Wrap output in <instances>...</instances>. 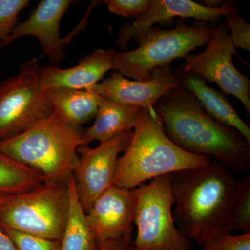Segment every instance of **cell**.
I'll list each match as a JSON object with an SVG mask.
<instances>
[{
	"label": "cell",
	"mask_w": 250,
	"mask_h": 250,
	"mask_svg": "<svg viewBox=\"0 0 250 250\" xmlns=\"http://www.w3.org/2000/svg\"><path fill=\"white\" fill-rule=\"evenodd\" d=\"M67 186L70 206L61 240V250H98L100 243L88 225L86 213L79 200L74 176L69 179Z\"/></svg>",
	"instance_id": "cell-19"
},
{
	"label": "cell",
	"mask_w": 250,
	"mask_h": 250,
	"mask_svg": "<svg viewBox=\"0 0 250 250\" xmlns=\"http://www.w3.org/2000/svg\"><path fill=\"white\" fill-rule=\"evenodd\" d=\"M141 108L102 99L93 125L83 129L82 146L103 143L125 131H133Z\"/></svg>",
	"instance_id": "cell-17"
},
{
	"label": "cell",
	"mask_w": 250,
	"mask_h": 250,
	"mask_svg": "<svg viewBox=\"0 0 250 250\" xmlns=\"http://www.w3.org/2000/svg\"><path fill=\"white\" fill-rule=\"evenodd\" d=\"M75 1L42 0L24 22L18 23L0 49L24 36H34L52 63L62 62L66 56L65 42L61 37L60 24L64 15Z\"/></svg>",
	"instance_id": "cell-14"
},
{
	"label": "cell",
	"mask_w": 250,
	"mask_h": 250,
	"mask_svg": "<svg viewBox=\"0 0 250 250\" xmlns=\"http://www.w3.org/2000/svg\"><path fill=\"white\" fill-rule=\"evenodd\" d=\"M133 131H125L100 143L98 147H79V161L73 176L77 195L85 213L102 195L113 186L117 162L129 146Z\"/></svg>",
	"instance_id": "cell-10"
},
{
	"label": "cell",
	"mask_w": 250,
	"mask_h": 250,
	"mask_svg": "<svg viewBox=\"0 0 250 250\" xmlns=\"http://www.w3.org/2000/svg\"><path fill=\"white\" fill-rule=\"evenodd\" d=\"M173 216L189 241L203 244L228 233V226L242 187L229 169L216 161L171 174Z\"/></svg>",
	"instance_id": "cell-1"
},
{
	"label": "cell",
	"mask_w": 250,
	"mask_h": 250,
	"mask_svg": "<svg viewBox=\"0 0 250 250\" xmlns=\"http://www.w3.org/2000/svg\"><path fill=\"white\" fill-rule=\"evenodd\" d=\"M237 54L223 22L215 26L207 48L200 54H188L180 70L213 82L224 93L233 95L250 113V80L238 71L233 62Z\"/></svg>",
	"instance_id": "cell-9"
},
{
	"label": "cell",
	"mask_w": 250,
	"mask_h": 250,
	"mask_svg": "<svg viewBox=\"0 0 250 250\" xmlns=\"http://www.w3.org/2000/svg\"><path fill=\"white\" fill-rule=\"evenodd\" d=\"M0 250H16L14 243L9 236L0 226Z\"/></svg>",
	"instance_id": "cell-28"
},
{
	"label": "cell",
	"mask_w": 250,
	"mask_h": 250,
	"mask_svg": "<svg viewBox=\"0 0 250 250\" xmlns=\"http://www.w3.org/2000/svg\"><path fill=\"white\" fill-rule=\"evenodd\" d=\"M175 74L179 84L191 94L208 116L220 124L236 130L250 143L249 126L223 94L208 86L205 80L197 75L180 70Z\"/></svg>",
	"instance_id": "cell-16"
},
{
	"label": "cell",
	"mask_w": 250,
	"mask_h": 250,
	"mask_svg": "<svg viewBox=\"0 0 250 250\" xmlns=\"http://www.w3.org/2000/svg\"><path fill=\"white\" fill-rule=\"evenodd\" d=\"M98 250H135L132 236L101 242Z\"/></svg>",
	"instance_id": "cell-27"
},
{
	"label": "cell",
	"mask_w": 250,
	"mask_h": 250,
	"mask_svg": "<svg viewBox=\"0 0 250 250\" xmlns=\"http://www.w3.org/2000/svg\"><path fill=\"white\" fill-rule=\"evenodd\" d=\"M69 206L67 185L43 183L11 196L0 208V226L61 241Z\"/></svg>",
	"instance_id": "cell-6"
},
{
	"label": "cell",
	"mask_w": 250,
	"mask_h": 250,
	"mask_svg": "<svg viewBox=\"0 0 250 250\" xmlns=\"http://www.w3.org/2000/svg\"><path fill=\"white\" fill-rule=\"evenodd\" d=\"M39 70L36 60L27 61L16 75L0 83V141L24 132L53 113Z\"/></svg>",
	"instance_id": "cell-8"
},
{
	"label": "cell",
	"mask_w": 250,
	"mask_h": 250,
	"mask_svg": "<svg viewBox=\"0 0 250 250\" xmlns=\"http://www.w3.org/2000/svg\"><path fill=\"white\" fill-rule=\"evenodd\" d=\"M228 23L227 29L231 31L230 39L234 45L235 48H242L245 50L250 51V25L238 14V11L225 15Z\"/></svg>",
	"instance_id": "cell-25"
},
{
	"label": "cell",
	"mask_w": 250,
	"mask_h": 250,
	"mask_svg": "<svg viewBox=\"0 0 250 250\" xmlns=\"http://www.w3.org/2000/svg\"><path fill=\"white\" fill-rule=\"evenodd\" d=\"M113 49H98L80 59L70 68L56 65L40 66L41 85L45 90L51 88L86 90L97 84L110 70H113Z\"/></svg>",
	"instance_id": "cell-15"
},
{
	"label": "cell",
	"mask_w": 250,
	"mask_h": 250,
	"mask_svg": "<svg viewBox=\"0 0 250 250\" xmlns=\"http://www.w3.org/2000/svg\"><path fill=\"white\" fill-rule=\"evenodd\" d=\"M30 3L29 0H0V47L17 25L21 11Z\"/></svg>",
	"instance_id": "cell-22"
},
{
	"label": "cell",
	"mask_w": 250,
	"mask_h": 250,
	"mask_svg": "<svg viewBox=\"0 0 250 250\" xmlns=\"http://www.w3.org/2000/svg\"><path fill=\"white\" fill-rule=\"evenodd\" d=\"M154 108L167 137L177 147L213 159L229 170H249L250 143L236 130L208 116L182 85H177L161 97Z\"/></svg>",
	"instance_id": "cell-2"
},
{
	"label": "cell",
	"mask_w": 250,
	"mask_h": 250,
	"mask_svg": "<svg viewBox=\"0 0 250 250\" xmlns=\"http://www.w3.org/2000/svg\"><path fill=\"white\" fill-rule=\"evenodd\" d=\"M83 128L53 113L24 132L0 141L5 155L42 176L43 183L67 185L79 161Z\"/></svg>",
	"instance_id": "cell-4"
},
{
	"label": "cell",
	"mask_w": 250,
	"mask_h": 250,
	"mask_svg": "<svg viewBox=\"0 0 250 250\" xmlns=\"http://www.w3.org/2000/svg\"><path fill=\"white\" fill-rule=\"evenodd\" d=\"M43 184L36 171L16 162L0 150V195H16Z\"/></svg>",
	"instance_id": "cell-20"
},
{
	"label": "cell",
	"mask_w": 250,
	"mask_h": 250,
	"mask_svg": "<svg viewBox=\"0 0 250 250\" xmlns=\"http://www.w3.org/2000/svg\"><path fill=\"white\" fill-rule=\"evenodd\" d=\"M203 250H250V233H218L204 242Z\"/></svg>",
	"instance_id": "cell-24"
},
{
	"label": "cell",
	"mask_w": 250,
	"mask_h": 250,
	"mask_svg": "<svg viewBox=\"0 0 250 250\" xmlns=\"http://www.w3.org/2000/svg\"><path fill=\"white\" fill-rule=\"evenodd\" d=\"M1 228L11 238L16 250H61V241L41 238L9 228Z\"/></svg>",
	"instance_id": "cell-23"
},
{
	"label": "cell",
	"mask_w": 250,
	"mask_h": 250,
	"mask_svg": "<svg viewBox=\"0 0 250 250\" xmlns=\"http://www.w3.org/2000/svg\"><path fill=\"white\" fill-rule=\"evenodd\" d=\"M11 196H12V195H0V208L7 202V200H9Z\"/></svg>",
	"instance_id": "cell-30"
},
{
	"label": "cell",
	"mask_w": 250,
	"mask_h": 250,
	"mask_svg": "<svg viewBox=\"0 0 250 250\" xmlns=\"http://www.w3.org/2000/svg\"><path fill=\"white\" fill-rule=\"evenodd\" d=\"M241 182V192L228 224V232L230 233L238 231L250 233V179L245 177Z\"/></svg>",
	"instance_id": "cell-21"
},
{
	"label": "cell",
	"mask_w": 250,
	"mask_h": 250,
	"mask_svg": "<svg viewBox=\"0 0 250 250\" xmlns=\"http://www.w3.org/2000/svg\"><path fill=\"white\" fill-rule=\"evenodd\" d=\"M214 28L213 23L203 21L187 26L184 19L173 29L153 27L137 41L138 48L124 52L113 49V70L139 82L149 80L156 69L168 66L174 59L207 45Z\"/></svg>",
	"instance_id": "cell-5"
},
{
	"label": "cell",
	"mask_w": 250,
	"mask_h": 250,
	"mask_svg": "<svg viewBox=\"0 0 250 250\" xmlns=\"http://www.w3.org/2000/svg\"><path fill=\"white\" fill-rule=\"evenodd\" d=\"M45 93L53 112L76 127H82L95 118L103 99L87 90L51 88Z\"/></svg>",
	"instance_id": "cell-18"
},
{
	"label": "cell",
	"mask_w": 250,
	"mask_h": 250,
	"mask_svg": "<svg viewBox=\"0 0 250 250\" xmlns=\"http://www.w3.org/2000/svg\"><path fill=\"white\" fill-rule=\"evenodd\" d=\"M211 161L174 144L154 108H141L131 141L117 162L113 186L134 189L161 176L204 166Z\"/></svg>",
	"instance_id": "cell-3"
},
{
	"label": "cell",
	"mask_w": 250,
	"mask_h": 250,
	"mask_svg": "<svg viewBox=\"0 0 250 250\" xmlns=\"http://www.w3.org/2000/svg\"><path fill=\"white\" fill-rule=\"evenodd\" d=\"M204 6L209 8H218L220 7L223 4V1L221 0H204L202 1Z\"/></svg>",
	"instance_id": "cell-29"
},
{
	"label": "cell",
	"mask_w": 250,
	"mask_h": 250,
	"mask_svg": "<svg viewBox=\"0 0 250 250\" xmlns=\"http://www.w3.org/2000/svg\"><path fill=\"white\" fill-rule=\"evenodd\" d=\"M136 204V188L113 186L99 197L86 213L99 243L132 236Z\"/></svg>",
	"instance_id": "cell-13"
},
{
	"label": "cell",
	"mask_w": 250,
	"mask_h": 250,
	"mask_svg": "<svg viewBox=\"0 0 250 250\" xmlns=\"http://www.w3.org/2000/svg\"><path fill=\"white\" fill-rule=\"evenodd\" d=\"M238 11L236 2L227 0L220 7L209 8L191 0H150L146 14L118 31L116 45L127 49L130 41H137L156 23L174 18H195L199 21L215 23L225 15Z\"/></svg>",
	"instance_id": "cell-11"
},
{
	"label": "cell",
	"mask_w": 250,
	"mask_h": 250,
	"mask_svg": "<svg viewBox=\"0 0 250 250\" xmlns=\"http://www.w3.org/2000/svg\"><path fill=\"white\" fill-rule=\"evenodd\" d=\"M100 2L106 4L113 14L139 18L147 11L150 0H105Z\"/></svg>",
	"instance_id": "cell-26"
},
{
	"label": "cell",
	"mask_w": 250,
	"mask_h": 250,
	"mask_svg": "<svg viewBox=\"0 0 250 250\" xmlns=\"http://www.w3.org/2000/svg\"><path fill=\"white\" fill-rule=\"evenodd\" d=\"M179 84L175 72L168 65L154 70L152 78L145 82L127 80L114 72L86 90L112 103L148 109L154 108L161 97Z\"/></svg>",
	"instance_id": "cell-12"
},
{
	"label": "cell",
	"mask_w": 250,
	"mask_h": 250,
	"mask_svg": "<svg viewBox=\"0 0 250 250\" xmlns=\"http://www.w3.org/2000/svg\"><path fill=\"white\" fill-rule=\"evenodd\" d=\"M171 178V174L161 176L136 188L135 250H191V241L174 221Z\"/></svg>",
	"instance_id": "cell-7"
}]
</instances>
